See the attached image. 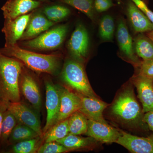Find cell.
<instances>
[{"label":"cell","instance_id":"6da1fadb","mask_svg":"<svg viewBox=\"0 0 153 153\" xmlns=\"http://www.w3.org/2000/svg\"><path fill=\"white\" fill-rule=\"evenodd\" d=\"M0 52L19 60L28 68L38 73L55 74L59 71L60 57L57 55H46L31 52L16 44L5 46Z\"/></svg>","mask_w":153,"mask_h":153},{"label":"cell","instance_id":"7a4b0ae2","mask_svg":"<svg viewBox=\"0 0 153 153\" xmlns=\"http://www.w3.org/2000/svg\"><path fill=\"white\" fill-rule=\"evenodd\" d=\"M23 64L0 52V100L7 103L21 100L19 79Z\"/></svg>","mask_w":153,"mask_h":153},{"label":"cell","instance_id":"3957f363","mask_svg":"<svg viewBox=\"0 0 153 153\" xmlns=\"http://www.w3.org/2000/svg\"><path fill=\"white\" fill-rule=\"evenodd\" d=\"M111 111L124 123L137 125L143 121V110L131 88H126L119 94L111 107Z\"/></svg>","mask_w":153,"mask_h":153},{"label":"cell","instance_id":"277c9868","mask_svg":"<svg viewBox=\"0 0 153 153\" xmlns=\"http://www.w3.org/2000/svg\"><path fill=\"white\" fill-rule=\"evenodd\" d=\"M61 78L65 84L81 95L97 97L91 87L81 62L68 60L64 63Z\"/></svg>","mask_w":153,"mask_h":153},{"label":"cell","instance_id":"5b68a950","mask_svg":"<svg viewBox=\"0 0 153 153\" xmlns=\"http://www.w3.org/2000/svg\"><path fill=\"white\" fill-rule=\"evenodd\" d=\"M68 30L67 25L57 26L36 38L28 40L24 43V46L35 50H54L63 44Z\"/></svg>","mask_w":153,"mask_h":153},{"label":"cell","instance_id":"8992f818","mask_svg":"<svg viewBox=\"0 0 153 153\" xmlns=\"http://www.w3.org/2000/svg\"><path fill=\"white\" fill-rule=\"evenodd\" d=\"M46 107L47 116L46 124L42 129L43 135L53 126L60 106V87L51 80H45Z\"/></svg>","mask_w":153,"mask_h":153},{"label":"cell","instance_id":"52a82bcc","mask_svg":"<svg viewBox=\"0 0 153 153\" xmlns=\"http://www.w3.org/2000/svg\"><path fill=\"white\" fill-rule=\"evenodd\" d=\"M7 109L16 119L18 123L29 127L43 137L40 119L37 114L21 101L8 103Z\"/></svg>","mask_w":153,"mask_h":153},{"label":"cell","instance_id":"ba28073f","mask_svg":"<svg viewBox=\"0 0 153 153\" xmlns=\"http://www.w3.org/2000/svg\"><path fill=\"white\" fill-rule=\"evenodd\" d=\"M89 36L86 28L78 24L68 41V47L75 60L81 62L87 57L89 47Z\"/></svg>","mask_w":153,"mask_h":153},{"label":"cell","instance_id":"9c48e42d","mask_svg":"<svg viewBox=\"0 0 153 153\" xmlns=\"http://www.w3.org/2000/svg\"><path fill=\"white\" fill-rule=\"evenodd\" d=\"M121 132L110 126L107 123L88 119V128L85 134L97 141L111 143L116 142Z\"/></svg>","mask_w":153,"mask_h":153},{"label":"cell","instance_id":"30bf717a","mask_svg":"<svg viewBox=\"0 0 153 153\" xmlns=\"http://www.w3.org/2000/svg\"><path fill=\"white\" fill-rule=\"evenodd\" d=\"M60 101L59 111L54 124L68 119L72 114L81 108V99L78 94H75L67 88L59 86Z\"/></svg>","mask_w":153,"mask_h":153},{"label":"cell","instance_id":"8fae6325","mask_svg":"<svg viewBox=\"0 0 153 153\" xmlns=\"http://www.w3.org/2000/svg\"><path fill=\"white\" fill-rule=\"evenodd\" d=\"M31 14H26L12 19H5L2 31L4 34L5 46L16 44L25 33L30 21Z\"/></svg>","mask_w":153,"mask_h":153},{"label":"cell","instance_id":"7c38bea8","mask_svg":"<svg viewBox=\"0 0 153 153\" xmlns=\"http://www.w3.org/2000/svg\"><path fill=\"white\" fill-rule=\"evenodd\" d=\"M117 143L133 153H153V134L144 137L133 135L123 131Z\"/></svg>","mask_w":153,"mask_h":153},{"label":"cell","instance_id":"4fadbf2b","mask_svg":"<svg viewBox=\"0 0 153 153\" xmlns=\"http://www.w3.org/2000/svg\"><path fill=\"white\" fill-rule=\"evenodd\" d=\"M23 70L19 79L20 91L34 108L39 111L41 107L42 100L39 86L33 76L24 72Z\"/></svg>","mask_w":153,"mask_h":153},{"label":"cell","instance_id":"5bb4252c","mask_svg":"<svg viewBox=\"0 0 153 153\" xmlns=\"http://www.w3.org/2000/svg\"><path fill=\"white\" fill-rule=\"evenodd\" d=\"M138 97L143 106V112L153 110V78L138 74L133 79Z\"/></svg>","mask_w":153,"mask_h":153},{"label":"cell","instance_id":"9a60e30c","mask_svg":"<svg viewBox=\"0 0 153 153\" xmlns=\"http://www.w3.org/2000/svg\"><path fill=\"white\" fill-rule=\"evenodd\" d=\"M79 95L81 101V108L79 111L85 115L88 119L107 123L103 117V112L108 105L97 97Z\"/></svg>","mask_w":153,"mask_h":153},{"label":"cell","instance_id":"2e32d148","mask_svg":"<svg viewBox=\"0 0 153 153\" xmlns=\"http://www.w3.org/2000/svg\"><path fill=\"white\" fill-rule=\"evenodd\" d=\"M40 5V2L35 0H8L1 10L5 19H12L27 14Z\"/></svg>","mask_w":153,"mask_h":153},{"label":"cell","instance_id":"e0dca14e","mask_svg":"<svg viewBox=\"0 0 153 153\" xmlns=\"http://www.w3.org/2000/svg\"><path fill=\"white\" fill-rule=\"evenodd\" d=\"M127 11L128 19L135 32L148 33L153 30L152 23L133 2L128 3Z\"/></svg>","mask_w":153,"mask_h":153},{"label":"cell","instance_id":"ac0fdd59","mask_svg":"<svg viewBox=\"0 0 153 153\" xmlns=\"http://www.w3.org/2000/svg\"><path fill=\"white\" fill-rule=\"evenodd\" d=\"M117 37L119 46L122 52L134 63H137V58L135 55L132 39L123 19L118 24Z\"/></svg>","mask_w":153,"mask_h":153},{"label":"cell","instance_id":"d6986e66","mask_svg":"<svg viewBox=\"0 0 153 153\" xmlns=\"http://www.w3.org/2000/svg\"><path fill=\"white\" fill-rule=\"evenodd\" d=\"M55 23L41 14H37L30 18V21L23 34L22 40H30L37 37L39 34L47 31Z\"/></svg>","mask_w":153,"mask_h":153},{"label":"cell","instance_id":"ffe728a7","mask_svg":"<svg viewBox=\"0 0 153 153\" xmlns=\"http://www.w3.org/2000/svg\"><path fill=\"white\" fill-rule=\"evenodd\" d=\"M95 141V140L91 137H83L77 135L69 134L65 137L56 142L71 151H73L89 147L94 144Z\"/></svg>","mask_w":153,"mask_h":153},{"label":"cell","instance_id":"44dd1931","mask_svg":"<svg viewBox=\"0 0 153 153\" xmlns=\"http://www.w3.org/2000/svg\"><path fill=\"white\" fill-rule=\"evenodd\" d=\"M88 119L86 116L77 111L68 118L69 134L79 135L85 134L88 128Z\"/></svg>","mask_w":153,"mask_h":153},{"label":"cell","instance_id":"7402d4cb","mask_svg":"<svg viewBox=\"0 0 153 153\" xmlns=\"http://www.w3.org/2000/svg\"><path fill=\"white\" fill-rule=\"evenodd\" d=\"M134 50L143 60L153 59V42L147 36L140 35L134 40Z\"/></svg>","mask_w":153,"mask_h":153},{"label":"cell","instance_id":"603a6c76","mask_svg":"<svg viewBox=\"0 0 153 153\" xmlns=\"http://www.w3.org/2000/svg\"><path fill=\"white\" fill-rule=\"evenodd\" d=\"M39 136H40L33 129L25 125L18 123L11 133L7 143L9 145H14Z\"/></svg>","mask_w":153,"mask_h":153},{"label":"cell","instance_id":"cb8c5ba5","mask_svg":"<svg viewBox=\"0 0 153 153\" xmlns=\"http://www.w3.org/2000/svg\"><path fill=\"white\" fill-rule=\"evenodd\" d=\"M69 134L68 118L52 126L43 135L44 143L56 142L62 139Z\"/></svg>","mask_w":153,"mask_h":153},{"label":"cell","instance_id":"d4e9b609","mask_svg":"<svg viewBox=\"0 0 153 153\" xmlns=\"http://www.w3.org/2000/svg\"><path fill=\"white\" fill-rule=\"evenodd\" d=\"M44 142L42 137L39 136L14 144L10 152L13 153H37L39 148Z\"/></svg>","mask_w":153,"mask_h":153},{"label":"cell","instance_id":"484cf974","mask_svg":"<svg viewBox=\"0 0 153 153\" xmlns=\"http://www.w3.org/2000/svg\"><path fill=\"white\" fill-rule=\"evenodd\" d=\"M17 123L18 122L14 115L7 109L4 115L1 130L0 143L1 144L7 143L11 133Z\"/></svg>","mask_w":153,"mask_h":153},{"label":"cell","instance_id":"4316f807","mask_svg":"<svg viewBox=\"0 0 153 153\" xmlns=\"http://www.w3.org/2000/svg\"><path fill=\"white\" fill-rule=\"evenodd\" d=\"M94 0H60L85 14L91 20L94 21Z\"/></svg>","mask_w":153,"mask_h":153},{"label":"cell","instance_id":"83f0119b","mask_svg":"<svg viewBox=\"0 0 153 153\" xmlns=\"http://www.w3.org/2000/svg\"><path fill=\"white\" fill-rule=\"evenodd\" d=\"M44 13L47 19L55 23L66 18L70 14V11L64 6L56 5L46 7Z\"/></svg>","mask_w":153,"mask_h":153},{"label":"cell","instance_id":"f1b7e54d","mask_svg":"<svg viewBox=\"0 0 153 153\" xmlns=\"http://www.w3.org/2000/svg\"><path fill=\"white\" fill-rule=\"evenodd\" d=\"M114 31V21L112 17L109 15L104 16L100 23L99 32L100 38L104 41H111Z\"/></svg>","mask_w":153,"mask_h":153},{"label":"cell","instance_id":"f546056e","mask_svg":"<svg viewBox=\"0 0 153 153\" xmlns=\"http://www.w3.org/2000/svg\"><path fill=\"white\" fill-rule=\"evenodd\" d=\"M69 149L57 142L44 143L38 149V153H62L71 152Z\"/></svg>","mask_w":153,"mask_h":153},{"label":"cell","instance_id":"4dcf8cb0","mask_svg":"<svg viewBox=\"0 0 153 153\" xmlns=\"http://www.w3.org/2000/svg\"><path fill=\"white\" fill-rule=\"evenodd\" d=\"M138 74L142 76L153 78V59L143 60L139 63Z\"/></svg>","mask_w":153,"mask_h":153},{"label":"cell","instance_id":"1f68e13d","mask_svg":"<svg viewBox=\"0 0 153 153\" xmlns=\"http://www.w3.org/2000/svg\"><path fill=\"white\" fill-rule=\"evenodd\" d=\"M94 6L97 12L102 13L111 8L114 4L111 0H95Z\"/></svg>","mask_w":153,"mask_h":153},{"label":"cell","instance_id":"d6a6232c","mask_svg":"<svg viewBox=\"0 0 153 153\" xmlns=\"http://www.w3.org/2000/svg\"><path fill=\"white\" fill-rule=\"evenodd\" d=\"M147 17L153 24V12L148 7L142 0H131Z\"/></svg>","mask_w":153,"mask_h":153},{"label":"cell","instance_id":"836d02e7","mask_svg":"<svg viewBox=\"0 0 153 153\" xmlns=\"http://www.w3.org/2000/svg\"><path fill=\"white\" fill-rule=\"evenodd\" d=\"M145 113L143 116V122L147 124L149 128L153 132V110Z\"/></svg>","mask_w":153,"mask_h":153},{"label":"cell","instance_id":"e575fe53","mask_svg":"<svg viewBox=\"0 0 153 153\" xmlns=\"http://www.w3.org/2000/svg\"><path fill=\"white\" fill-rule=\"evenodd\" d=\"M7 102L0 100V139H1V130L2 124L4 115L7 110Z\"/></svg>","mask_w":153,"mask_h":153},{"label":"cell","instance_id":"d590c367","mask_svg":"<svg viewBox=\"0 0 153 153\" xmlns=\"http://www.w3.org/2000/svg\"><path fill=\"white\" fill-rule=\"evenodd\" d=\"M146 36L149 37L153 42V30L150 32H148L146 34Z\"/></svg>","mask_w":153,"mask_h":153},{"label":"cell","instance_id":"8d00e7d4","mask_svg":"<svg viewBox=\"0 0 153 153\" xmlns=\"http://www.w3.org/2000/svg\"><path fill=\"white\" fill-rule=\"evenodd\" d=\"M116 1H117L119 3L121 1V0H116Z\"/></svg>","mask_w":153,"mask_h":153}]
</instances>
